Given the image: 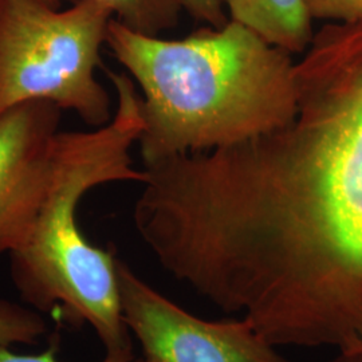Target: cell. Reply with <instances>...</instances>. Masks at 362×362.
Segmentation results:
<instances>
[{"mask_svg": "<svg viewBox=\"0 0 362 362\" xmlns=\"http://www.w3.org/2000/svg\"><path fill=\"white\" fill-rule=\"evenodd\" d=\"M124 321L151 362H291L246 318L207 321L184 310L118 259Z\"/></svg>", "mask_w": 362, "mask_h": 362, "instance_id": "5b68a950", "label": "cell"}, {"mask_svg": "<svg viewBox=\"0 0 362 362\" xmlns=\"http://www.w3.org/2000/svg\"><path fill=\"white\" fill-rule=\"evenodd\" d=\"M230 19L248 27L272 46L303 52L313 39L306 0H224Z\"/></svg>", "mask_w": 362, "mask_h": 362, "instance_id": "52a82bcc", "label": "cell"}, {"mask_svg": "<svg viewBox=\"0 0 362 362\" xmlns=\"http://www.w3.org/2000/svg\"><path fill=\"white\" fill-rule=\"evenodd\" d=\"M327 362H362V348L349 351H337L336 356Z\"/></svg>", "mask_w": 362, "mask_h": 362, "instance_id": "4fadbf2b", "label": "cell"}, {"mask_svg": "<svg viewBox=\"0 0 362 362\" xmlns=\"http://www.w3.org/2000/svg\"><path fill=\"white\" fill-rule=\"evenodd\" d=\"M179 3L194 19L209 27L220 28L230 21L224 13V0H179Z\"/></svg>", "mask_w": 362, "mask_h": 362, "instance_id": "7c38bea8", "label": "cell"}, {"mask_svg": "<svg viewBox=\"0 0 362 362\" xmlns=\"http://www.w3.org/2000/svg\"><path fill=\"white\" fill-rule=\"evenodd\" d=\"M61 110L30 101L0 116V255L26 245L49 196Z\"/></svg>", "mask_w": 362, "mask_h": 362, "instance_id": "8992f818", "label": "cell"}, {"mask_svg": "<svg viewBox=\"0 0 362 362\" xmlns=\"http://www.w3.org/2000/svg\"><path fill=\"white\" fill-rule=\"evenodd\" d=\"M47 326L37 311L0 299V348L35 345Z\"/></svg>", "mask_w": 362, "mask_h": 362, "instance_id": "9c48e42d", "label": "cell"}, {"mask_svg": "<svg viewBox=\"0 0 362 362\" xmlns=\"http://www.w3.org/2000/svg\"><path fill=\"white\" fill-rule=\"evenodd\" d=\"M145 361H146V362H151V361H148V360H145Z\"/></svg>", "mask_w": 362, "mask_h": 362, "instance_id": "9a60e30c", "label": "cell"}, {"mask_svg": "<svg viewBox=\"0 0 362 362\" xmlns=\"http://www.w3.org/2000/svg\"><path fill=\"white\" fill-rule=\"evenodd\" d=\"M311 18L362 23V0H306Z\"/></svg>", "mask_w": 362, "mask_h": 362, "instance_id": "30bf717a", "label": "cell"}, {"mask_svg": "<svg viewBox=\"0 0 362 362\" xmlns=\"http://www.w3.org/2000/svg\"><path fill=\"white\" fill-rule=\"evenodd\" d=\"M286 125L145 165L160 264L274 346L362 348V23L321 28Z\"/></svg>", "mask_w": 362, "mask_h": 362, "instance_id": "6da1fadb", "label": "cell"}, {"mask_svg": "<svg viewBox=\"0 0 362 362\" xmlns=\"http://www.w3.org/2000/svg\"><path fill=\"white\" fill-rule=\"evenodd\" d=\"M112 16L89 0L64 11L39 0H0V116L47 101L90 127L107 125L110 97L95 69Z\"/></svg>", "mask_w": 362, "mask_h": 362, "instance_id": "277c9868", "label": "cell"}, {"mask_svg": "<svg viewBox=\"0 0 362 362\" xmlns=\"http://www.w3.org/2000/svg\"><path fill=\"white\" fill-rule=\"evenodd\" d=\"M59 346V337L54 336L49 348L40 354L23 356L15 354L8 348H0V362H58L57 353ZM103 362H146L145 358H136L133 350L130 351H106Z\"/></svg>", "mask_w": 362, "mask_h": 362, "instance_id": "8fae6325", "label": "cell"}, {"mask_svg": "<svg viewBox=\"0 0 362 362\" xmlns=\"http://www.w3.org/2000/svg\"><path fill=\"white\" fill-rule=\"evenodd\" d=\"M117 91L112 121L93 132H59L49 196L26 245L11 255V278L34 309L73 327L90 325L106 351H130L132 338L119 302L115 251L91 245L77 208L90 189L116 181L143 184L130 148L144 130L141 98L125 74L107 71Z\"/></svg>", "mask_w": 362, "mask_h": 362, "instance_id": "3957f363", "label": "cell"}, {"mask_svg": "<svg viewBox=\"0 0 362 362\" xmlns=\"http://www.w3.org/2000/svg\"><path fill=\"white\" fill-rule=\"evenodd\" d=\"M39 1H42V3H45V4H49V6L55 7V8H58V6H59V1H58V0H39Z\"/></svg>", "mask_w": 362, "mask_h": 362, "instance_id": "5bb4252c", "label": "cell"}, {"mask_svg": "<svg viewBox=\"0 0 362 362\" xmlns=\"http://www.w3.org/2000/svg\"><path fill=\"white\" fill-rule=\"evenodd\" d=\"M77 3L81 0H58ZM104 6L118 22L144 35L158 37L160 33L175 28L179 22V0H89Z\"/></svg>", "mask_w": 362, "mask_h": 362, "instance_id": "ba28073f", "label": "cell"}, {"mask_svg": "<svg viewBox=\"0 0 362 362\" xmlns=\"http://www.w3.org/2000/svg\"><path fill=\"white\" fill-rule=\"evenodd\" d=\"M106 45L137 81L144 164L214 151L286 125L297 113L290 54L228 21L179 40L112 19Z\"/></svg>", "mask_w": 362, "mask_h": 362, "instance_id": "7a4b0ae2", "label": "cell"}]
</instances>
